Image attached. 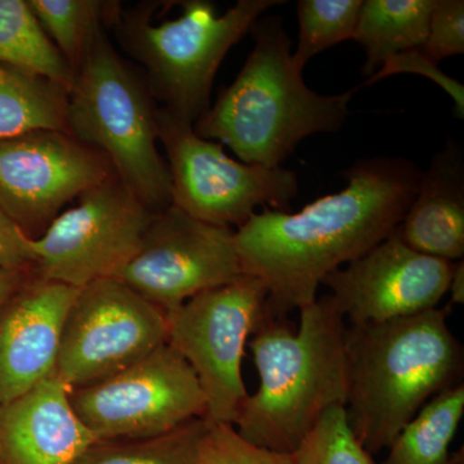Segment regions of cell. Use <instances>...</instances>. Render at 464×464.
Instances as JSON below:
<instances>
[{
  "label": "cell",
  "mask_w": 464,
  "mask_h": 464,
  "mask_svg": "<svg viewBox=\"0 0 464 464\" xmlns=\"http://www.w3.org/2000/svg\"><path fill=\"white\" fill-rule=\"evenodd\" d=\"M26 274L18 273V271L0 270V306L26 282Z\"/></svg>",
  "instance_id": "obj_30"
},
{
  "label": "cell",
  "mask_w": 464,
  "mask_h": 464,
  "mask_svg": "<svg viewBox=\"0 0 464 464\" xmlns=\"http://www.w3.org/2000/svg\"><path fill=\"white\" fill-rule=\"evenodd\" d=\"M70 402L99 441L154 438L206 418L197 374L168 342L119 373L70 391Z\"/></svg>",
  "instance_id": "obj_10"
},
{
  "label": "cell",
  "mask_w": 464,
  "mask_h": 464,
  "mask_svg": "<svg viewBox=\"0 0 464 464\" xmlns=\"http://www.w3.org/2000/svg\"><path fill=\"white\" fill-rule=\"evenodd\" d=\"M155 116L158 141L167 155L172 206L199 221L228 228L246 224L258 208L289 212L298 194L293 170L241 163L168 110L157 109Z\"/></svg>",
  "instance_id": "obj_7"
},
{
  "label": "cell",
  "mask_w": 464,
  "mask_h": 464,
  "mask_svg": "<svg viewBox=\"0 0 464 464\" xmlns=\"http://www.w3.org/2000/svg\"><path fill=\"white\" fill-rule=\"evenodd\" d=\"M436 0H362L353 41L365 51L371 78L389 58L422 47Z\"/></svg>",
  "instance_id": "obj_18"
},
{
  "label": "cell",
  "mask_w": 464,
  "mask_h": 464,
  "mask_svg": "<svg viewBox=\"0 0 464 464\" xmlns=\"http://www.w3.org/2000/svg\"><path fill=\"white\" fill-rule=\"evenodd\" d=\"M208 429L206 418H195L154 438L94 442L72 464H201Z\"/></svg>",
  "instance_id": "obj_23"
},
{
  "label": "cell",
  "mask_w": 464,
  "mask_h": 464,
  "mask_svg": "<svg viewBox=\"0 0 464 464\" xmlns=\"http://www.w3.org/2000/svg\"><path fill=\"white\" fill-rule=\"evenodd\" d=\"M167 315L127 284L108 277L79 289L54 374L70 390L106 380L167 343Z\"/></svg>",
  "instance_id": "obj_11"
},
{
  "label": "cell",
  "mask_w": 464,
  "mask_h": 464,
  "mask_svg": "<svg viewBox=\"0 0 464 464\" xmlns=\"http://www.w3.org/2000/svg\"><path fill=\"white\" fill-rule=\"evenodd\" d=\"M243 274L234 230L172 206L155 213L132 259L115 275L164 313Z\"/></svg>",
  "instance_id": "obj_12"
},
{
  "label": "cell",
  "mask_w": 464,
  "mask_h": 464,
  "mask_svg": "<svg viewBox=\"0 0 464 464\" xmlns=\"http://www.w3.org/2000/svg\"><path fill=\"white\" fill-rule=\"evenodd\" d=\"M250 33L255 48L194 130L228 146L241 163L282 167L307 137L343 127L357 88L332 96L311 90L293 63L282 18L261 17Z\"/></svg>",
  "instance_id": "obj_4"
},
{
  "label": "cell",
  "mask_w": 464,
  "mask_h": 464,
  "mask_svg": "<svg viewBox=\"0 0 464 464\" xmlns=\"http://www.w3.org/2000/svg\"><path fill=\"white\" fill-rule=\"evenodd\" d=\"M464 414V386L457 384L430 400L390 445L380 464H458L451 441Z\"/></svg>",
  "instance_id": "obj_20"
},
{
  "label": "cell",
  "mask_w": 464,
  "mask_h": 464,
  "mask_svg": "<svg viewBox=\"0 0 464 464\" xmlns=\"http://www.w3.org/2000/svg\"><path fill=\"white\" fill-rule=\"evenodd\" d=\"M454 265L409 248L395 230L322 284L350 325L384 323L438 307Z\"/></svg>",
  "instance_id": "obj_14"
},
{
  "label": "cell",
  "mask_w": 464,
  "mask_h": 464,
  "mask_svg": "<svg viewBox=\"0 0 464 464\" xmlns=\"http://www.w3.org/2000/svg\"><path fill=\"white\" fill-rule=\"evenodd\" d=\"M76 201L30 246L36 276L81 289L115 277L136 255L157 212L116 174Z\"/></svg>",
  "instance_id": "obj_9"
},
{
  "label": "cell",
  "mask_w": 464,
  "mask_h": 464,
  "mask_svg": "<svg viewBox=\"0 0 464 464\" xmlns=\"http://www.w3.org/2000/svg\"><path fill=\"white\" fill-rule=\"evenodd\" d=\"M267 289L241 275L166 314L168 343L190 364L206 399L209 423L234 426L248 396L241 362L246 340L266 314Z\"/></svg>",
  "instance_id": "obj_8"
},
{
  "label": "cell",
  "mask_w": 464,
  "mask_h": 464,
  "mask_svg": "<svg viewBox=\"0 0 464 464\" xmlns=\"http://www.w3.org/2000/svg\"><path fill=\"white\" fill-rule=\"evenodd\" d=\"M249 346L259 374L257 392L246 396L237 432L255 447L293 454L326 411L346 406V323L331 295L288 319L265 314Z\"/></svg>",
  "instance_id": "obj_2"
},
{
  "label": "cell",
  "mask_w": 464,
  "mask_h": 464,
  "mask_svg": "<svg viewBox=\"0 0 464 464\" xmlns=\"http://www.w3.org/2000/svg\"><path fill=\"white\" fill-rule=\"evenodd\" d=\"M78 293L36 276L0 306V404L54 373L63 323Z\"/></svg>",
  "instance_id": "obj_15"
},
{
  "label": "cell",
  "mask_w": 464,
  "mask_h": 464,
  "mask_svg": "<svg viewBox=\"0 0 464 464\" xmlns=\"http://www.w3.org/2000/svg\"><path fill=\"white\" fill-rule=\"evenodd\" d=\"M297 464H377L348 424L344 406H333L295 451Z\"/></svg>",
  "instance_id": "obj_25"
},
{
  "label": "cell",
  "mask_w": 464,
  "mask_h": 464,
  "mask_svg": "<svg viewBox=\"0 0 464 464\" xmlns=\"http://www.w3.org/2000/svg\"><path fill=\"white\" fill-rule=\"evenodd\" d=\"M67 101L63 85L0 63V140L41 130L69 133Z\"/></svg>",
  "instance_id": "obj_19"
},
{
  "label": "cell",
  "mask_w": 464,
  "mask_h": 464,
  "mask_svg": "<svg viewBox=\"0 0 464 464\" xmlns=\"http://www.w3.org/2000/svg\"><path fill=\"white\" fill-rule=\"evenodd\" d=\"M422 75L424 78L430 79L433 83L440 85L449 96L454 101L458 118L463 119L464 116V85L459 83L457 79L451 78L445 74L439 67V63H433L426 54L417 50L402 52L396 56L389 58L375 72L371 78L366 79L362 85H371L377 83L382 79L389 78L391 75L402 74Z\"/></svg>",
  "instance_id": "obj_28"
},
{
  "label": "cell",
  "mask_w": 464,
  "mask_h": 464,
  "mask_svg": "<svg viewBox=\"0 0 464 464\" xmlns=\"http://www.w3.org/2000/svg\"><path fill=\"white\" fill-rule=\"evenodd\" d=\"M450 295V304H464V264L462 261L457 262L454 265L453 275H451L450 284L448 289Z\"/></svg>",
  "instance_id": "obj_31"
},
{
  "label": "cell",
  "mask_w": 464,
  "mask_h": 464,
  "mask_svg": "<svg viewBox=\"0 0 464 464\" xmlns=\"http://www.w3.org/2000/svg\"><path fill=\"white\" fill-rule=\"evenodd\" d=\"M422 170L400 158L359 160L342 190L298 212L262 208L234 231L244 275L267 289L266 314L288 319L316 301L324 277L387 239L404 218Z\"/></svg>",
  "instance_id": "obj_1"
},
{
  "label": "cell",
  "mask_w": 464,
  "mask_h": 464,
  "mask_svg": "<svg viewBox=\"0 0 464 464\" xmlns=\"http://www.w3.org/2000/svg\"><path fill=\"white\" fill-rule=\"evenodd\" d=\"M0 63L72 90L74 70L54 47L27 0H0Z\"/></svg>",
  "instance_id": "obj_21"
},
{
  "label": "cell",
  "mask_w": 464,
  "mask_h": 464,
  "mask_svg": "<svg viewBox=\"0 0 464 464\" xmlns=\"http://www.w3.org/2000/svg\"><path fill=\"white\" fill-rule=\"evenodd\" d=\"M56 374L0 404V464H72L99 442L79 420Z\"/></svg>",
  "instance_id": "obj_16"
},
{
  "label": "cell",
  "mask_w": 464,
  "mask_h": 464,
  "mask_svg": "<svg viewBox=\"0 0 464 464\" xmlns=\"http://www.w3.org/2000/svg\"><path fill=\"white\" fill-rule=\"evenodd\" d=\"M112 174L102 152L63 130L0 140V208L32 239L66 204Z\"/></svg>",
  "instance_id": "obj_13"
},
{
  "label": "cell",
  "mask_w": 464,
  "mask_h": 464,
  "mask_svg": "<svg viewBox=\"0 0 464 464\" xmlns=\"http://www.w3.org/2000/svg\"><path fill=\"white\" fill-rule=\"evenodd\" d=\"M409 248L444 261L464 256V158L457 143L432 158L417 192L396 228Z\"/></svg>",
  "instance_id": "obj_17"
},
{
  "label": "cell",
  "mask_w": 464,
  "mask_h": 464,
  "mask_svg": "<svg viewBox=\"0 0 464 464\" xmlns=\"http://www.w3.org/2000/svg\"><path fill=\"white\" fill-rule=\"evenodd\" d=\"M362 0H299V39L292 61L304 72L311 58L353 39Z\"/></svg>",
  "instance_id": "obj_24"
},
{
  "label": "cell",
  "mask_w": 464,
  "mask_h": 464,
  "mask_svg": "<svg viewBox=\"0 0 464 464\" xmlns=\"http://www.w3.org/2000/svg\"><path fill=\"white\" fill-rule=\"evenodd\" d=\"M449 308L346 326L348 424L372 456L442 391L462 383L464 353Z\"/></svg>",
  "instance_id": "obj_3"
},
{
  "label": "cell",
  "mask_w": 464,
  "mask_h": 464,
  "mask_svg": "<svg viewBox=\"0 0 464 464\" xmlns=\"http://www.w3.org/2000/svg\"><path fill=\"white\" fill-rule=\"evenodd\" d=\"M420 50L436 63L464 53L463 0H436L429 33Z\"/></svg>",
  "instance_id": "obj_27"
},
{
  "label": "cell",
  "mask_w": 464,
  "mask_h": 464,
  "mask_svg": "<svg viewBox=\"0 0 464 464\" xmlns=\"http://www.w3.org/2000/svg\"><path fill=\"white\" fill-rule=\"evenodd\" d=\"M152 94L102 30L76 72L67 128L109 159L116 176L154 212L172 204L167 161L158 150Z\"/></svg>",
  "instance_id": "obj_6"
},
{
  "label": "cell",
  "mask_w": 464,
  "mask_h": 464,
  "mask_svg": "<svg viewBox=\"0 0 464 464\" xmlns=\"http://www.w3.org/2000/svg\"><path fill=\"white\" fill-rule=\"evenodd\" d=\"M199 456L201 464H297L295 454L249 444L230 424L209 423Z\"/></svg>",
  "instance_id": "obj_26"
},
{
  "label": "cell",
  "mask_w": 464,
  "mask_h": 464,
  "mask_svg": "<svg viewBox=\"0 0 464 464\" xmlns=\"http://www.w3.org/2000/svg\"><path fill=\"white\" fill-rule=\"evenodd\" d=\"M27 3L75 75L96 36L112 26L121 8L119 2L100 0H27Z\"/></svg>",
  "instance_id": "obj_22"
},
{
  "label": "cell",
  "mask_w": 464,
  "mask_h": 464,
  "mask_svg": "<svg viewBox=\"0 0 464 464\" xmlns=\"http://www.w3.org/2000/svg\"><path fill=\"white\" fill-rule=\"evenodd\" d=\"M32 237L24 231L0 208V270L27 273L34 270Z\"/></svg>",
  "instance_id": "obj_29"
},
{
  "label": "cell",
  "mask_w": 464,
  "mask_h": 464,
  "mask_svg": "<svg viewBox=\"0 0 464 464\" xmlns=\"http://www.w3.org/2000/svg\"><path fill=\"white\" fill-rule=\"evenodd\" d=\"M283 0H239L224 14L208 0L179 2V17L152 23L159 3L121 8L114 27L121 47L139 61L152 97L192 125L210 106V92L226 54Z\"/></svg>",
  "instance_id": "obj_5"
}]
</instances>
